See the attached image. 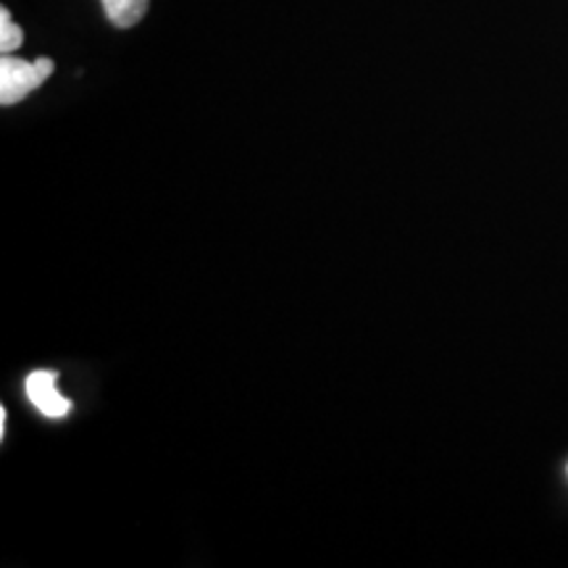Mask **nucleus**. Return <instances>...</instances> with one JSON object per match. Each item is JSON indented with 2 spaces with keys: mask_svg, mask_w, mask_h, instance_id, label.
<instances>
[{
  "mask_svg": "<svg viewBox=\"0 0 568 568\" xmlns=\"http://www.w3.org/2000/svg\"><path fill=\"white\" fill-rule=\"evenodd\" d=\"M101 3L105 17H109L113 27L130 30V27H134L138 21H142V17H145L151 0H101Z\"/></svg>",
  "mask_w": 568,
  "mask_h": 568,
  "instance_id": "3",
  "label": "nucleus"
},
{
  "mask_svg": "<svg viewBox=\"0 0 568 568\" xmlns=\"http://www.w3.org/2000/svg\"><path fill=\"white\" fill-rule=\"evenodd\" d=\"M27 395L42 416L63 418L71 410V403L59 393V374L32 372L27 376Z\"/></svg>",
  "mask_w": 568,
  "mask_h": 568,
  "instance_id": "2",
  "label": "nucleus"
},
{
  "mask_svg": "<svg viewBox=\"0 0 568 568\" xmlns=\"http://www.w3.org/2000/svg\"><path fill=\"white\" fill-rule=\"evenodd\" d=\"M53 71V59H38L30 63L17 59V55L11 53H3V59H0V103L13 105L24 101V98L30 95L32 90H38Z\"/></svg>",
  "mask_w": 568,
  "mask_h": 568,
  "instance_id": "1",
  "label": "nucleus"
},
{
  "mask_svg": "<svg viewBox=\"0 0 568 568\" xmlns=\"http://www.w3.org/2000/svg\"><path fill=\"white\" fill-rule=\"evenodd\" d=\"M21 42H24V32H21V27L13 24L11 11L3 6L0 9V51L13 53L21 48Z\"/></svg>",
  "mask_w": 568,
  "mask_h": 568,
  "instance_id": "4",
  "label": "nucleus"
}]
</instances>
